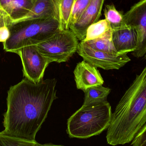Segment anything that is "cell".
Returning a JSON list of instances; mask_svg holds the SVG:
<instances>
[{
	"mask_svg": "<svg viewBox=\"0 0 146 146\" xmlns=\"http://www.w3.org/2000/svg\"><path fill=\"white\" fill-rule=\"evenodd\" d=\"M56 80L48 79L35 83L26 78L9 88L7 110L4 115L3 134L30 141L47 118L56 99Z\"/></svg>",
	"mask_w": 146,
	"mask_h": 146,
	"instance_id": "cell-1",
	"label": "cell"
},
{
	"mask_svg": "<svg viewBox=\"0 0 146 146\" xmlns=\"http://www.w3.org/2000/svg\"><path fill=\"white\" fill-rule=\"evenodd\" d=\"M146 123V66L126 91L112 113L107 130L109 145L133 141Z\"/></svg>",
	"mask_w": 146,
	"mask_h": 146,
	"instance_id": "cell-2",
	"label": "cell"
},
{
	"mask_svg": "<svg viewBox=\"0 0 146 146\" xmlns=\"http://www.w3.org/2000/svg\"><path fill=\"white\" fill-rule=\"evenodd\" d=\"M112 114L107 101L83 105L68 120L67 133L70 138L81 139L98 135L109 127Z\"/></svg>",
	"mask_w": 146,
	"mask_h": 146,
	"instance_id": "cell-3",
	"label": "cell"
},
{
	"mask_svg": "<svg viewBox=\"0 0 146 146\" xmlns=\"http://www.w3.org/2000/svg\"><path fill=\"white\" fill-rule=\"evenodd\" d=\"M7 26L10 35L3 43V49L14 53L23 47L38 45L60 31L59 22L54 17L21 21Z\"/></svg>",
	"mask_w": 146,
	"mask_h": 146,
	"instance_id": "cell-4",
	"label": "cell"
},
{
	"mask_svg": "<svg viewBox=\"0 0 146 146\" xmlns=\"http://www.w3.org/2000/svg\"><path fill=\"white\" fill-rule=\"evenodd\" d=\"M78 39L70 30L60 31L37 45L41 54L50 62H66L77 52Z\"/></svg>",
	"mask_w": 146,
	"mask_h": 146,
	"instance_id": "cell-5",
	"label": "cell"
},
{
	"mask_svg": "<svg viewBox=\"0 0 146 146\" xmlns=\"http://www.w3.org/2000/svg\"><path fill=\"white\" fill-rule=\"evenodd\" d=\"M15 53L21 59L25 78L35 83L42 81L45 70L51 62L41 54L37 45L23 47Z\"/></svg>",
	"mask_w": 146,
	"mask_h": 146,
	"instance_id": "cell-6",
	"label": "cell"
},
{
	"mask_svg": "<svg viewBox=\"0 0 146 146\" xmlns=\"http://www.w3.org/2000/svg\"><path fill=\"white\" fill-rule=\"evenodd\" d=\"M77 52L90 65L106 70H118L130 61L127 54H112L94 50L83 41L79 43Z\"/></svg>",
	"mask_w": 146,
	"mask_h": 146,
	"instance_id": "cell-7",
	"label": "cell"
},
{
	"mask_svg": "<svg viewBox=\"0 0 146 146\" xmlns=\"http://www.w3.org/2000/svg\"><path fill=\"white\" fill-rule=\"evenodd\" d=\"M124 23L134 28L138 36V44L132 54L137 58L146 54V0H141L123 15Z\"/></svg>",
	"mask_w": 146,
	"mask_h": 146,
	"instance_id": "cell-8",
	"label": "cell"
},
{
	"mask_svg": "<svg viewBox=\"0 0 146 146\" xmlns=\"http://www.w3.org/2000/svg\"><path fill=\"white\" fill-rule=\"evenodd\" d=\"M104 1L92 0L78 21L69 27L78 40L83 41L89 26L98 21Z\"/></svg>",
	"mask_w": 146,
	"mask_h": 146,
	"instance_id": "cell-9",
	"label": "cell"
},
{
	"mask_svg": "<svg viewBox=\"0 0 146 146\" xmlns=\"http://www.w3.org/2000/svg\"><path fill=\"white\" fill-rule=\"evenodd\" d=\"M74 74L76 88L83 92L89 88L102 86L104 83V80L97 68L84 60L77 64Z\"/></svg>",
	"mask_w": 146,
	"mask_h": 146,
	"instance_id": "cell-10",
	"label": "cell"
},
{
	"mask_svg": "<svg viewBox=\"0 0 146 146\" xmlns=\"http://www.w3.org/2000/svg\"><path fill=\"white\" fill-rule=\"evenodd\" d=\"M36 0H0L3 17L7 25L25 16Z\"/></svg>",
	"mask_w": 146,
	"mask_h": 146,
	"instance_id": "cell-11",
	"label": "cell"
},
{
	"mask_svg": "<svg viewBox=\"0 0 146 146\" xmlns=\"http://www.w3.org/2000/svg\"><path fill=\"white\" fill-rule=\"evenodd\" d=\"M112 41L119 54H127L134 51L137 48L138 36L134 28L124 26L112 30Z\"/></svg>",
	"mask_w": 146,
	"mask_h": 146,
	"instance_id": "cell-12",
	"label": "cell"
},
{
	"mask_svg": "<svg viewBox=\"0 0 146 146\" xmlns=\"http://www.w3.org/2000/svg\"><path fill=\"white\" fill-rule=\"evenodd\" d=\"M54 17L59 23L60 30L69 29L70 17L76 0H51Z\"/></svg>",
	"mask_w": 146,
	"mask_h": 146,
	"instance_id": "cell-13",
	"label": "cell"
},
{
	"mask_svg": "<svg viewBox=\"0 0 146 146\" xmlns=\"http://www.w3.org/2000/svg\"><path fill=\"white\" fill-rule=\"evenodd\" d=\"M52 17H54V12L52 1L36 0L32 9L25 16L10 24L31 20L49 19Z\"/></svg>",
	"mask_w": 146,
	"mask_h": 146,
	"instance_id": "cell-14",
	"label": "cell"
},
{
	"mask_svg": "<svg viewBox=\"0 0 146 146\" xmlns=\"http://www.w3.org/2000/svg\"><path fill=\"white\" fill-rule=\"evenodd\" d=\"M112 30L106 19L98 21L91 25L87 31L84 42L104 38H112Z\"/></svg>",
	"mask_w": 146,
	"mask_h": 146,
	"instance_id": "cell-15",
	"label": "cell"
},
{
	"mask_svg": "<svg viewBox=\"0 0 146 146\" xmlns=\"http://www.w3.org/2000/svg\"><path fill=\"white\" fill-rule=\"evenodd\" d=\"M84 92L85 98L83 105H88L107 101L111 89L102 86H95L87 88Z\"/></svg>",
	"mask_w": 146,
	"mask_h": 146,
	"instance_id": "cell-16",
	"label": "cell"
},
{
	"mask_svg": "<svg viewBox=\"0 0 146 146\" xmlns=\"http://www.w3.org/2000/svg\"><path fill=\"white\" fill-rule=\"evenodd\" d=\"M105 19L109 22L112 30L119 29L126 25L123 21V15L118 11L113 4L106 5L104 9Z\"/></svg>",
	"mask_w": 146,
	"mask_h": 146,
	"instance_id": "cell-17",
	"label": "cell"
},
{
	"mask_svg": "<svg viewBox=\"0 0 146 146\" xmlns=\"http://www.w3.org/2000/svg\"><path fill=\"white\" fill-rule=\"evenodd\" d=\"M83 42L92 49L105 53L119 54L117 53L112 41V38L94 39Z\"/></svg>",
	"mask_w": 146,
	"mask_h": 146,
	"instance_id": "cell-18",
	"label": "cell"
},
{
	"mask_svg": "<svg viewBox=\"0 0 146 146\" xmlns=\"http://www.w3.org/2000/svg\"><path fill=\"white\" fill-rule=\"evenodd\" d=\"M36 141H30L3 134L0 132V146H36Z\"/></svg>",
	"mask_w": 146,
	"mask_h": 146,
	"instance_id": "cell-19",
	"label": "cell"
},
{
	"mask_svg": "<svg viewBox=\"0 0 146 146\" xmlns=\"http://www.w3.org/2000/svg\"><path fill=\"white\" fill-rule=\"evenodd\" d=\"M92 0H76L72 10L69 27L78 21Z\"/></svg>",
	"mask_w": 146,
	"mask_h": 146,
	"instance_id": "cell-20",
	"label": "cell"
},
{
	"mask_svg": "<svg viewBox=\"0 0 146 146\" xmlns=\"http://www.w3.org/2000/svg\"><path fill=\"white\" fill-rule=\"evenodd\" d=\"M131 146H146V123L135 137Z\"/></svg>",
	"mask_w": 146,
	"mask_h": 146,
	"instance_id": "cell-21",
	"label": "cell"
},
{
	"mask_svg": "<svg viewBox=\"0 0 146 146\" xmlns=\"http://www.w3.org/2000/svg\"><path fill=\"white\" fill-rule=\"evenodd\" d=\"M10 30L2 18L0 19V42H6L10 36Z\"/></svg>",
	"mask_w": 146,
	"mask_h": 146,
	"instance_id": "cell-22",
	"label": "cell"
},
{
	"mask_svg": "<svg viewBox=\"0 0 146 146\" xmlns=\"http://www.w3.org/2000/svg\"><path fill=\"white\" fill-rule=\"evenodd\" d=\"M36 146H65L61 145H55L54 144H51V143H48V144H44V145H41L39 143L36 142Z\"/></svg>",
	"mask_w": 146,
	"mask_h": 146,
	"instance_id": "cell-23",
	"label": "cell"
},
{
	"mask_svg": "<svg viewBox=\"0 0 146 146\" xmlns=\"http://www.w3.org/2000/svg\"><path fill=\"white\" fill-rule=\"evenodd\" d=\"M3 15V13L2 12L1 9V6H0V19L1 18Z\"/></svg>",
	"mask_w": 146,
	"mask_h": 146,
	"instance_id": "cell-24",
	"label": "cell"
},
{
	"mask_svg": "<svg viewBox=\"0 0 146 146\" xmlns=\"http://www.w3.org/2000/svg\"><path fill=\"white\" fill-rule=\"evenodd\" d=\"M145 59H146V54L145 55Z\"/></svg>",
	"mask_w": 146,
	"mask_h": 146,
	"instance_id": "cell-25",
	"label": "cell"
}]
</instances>
